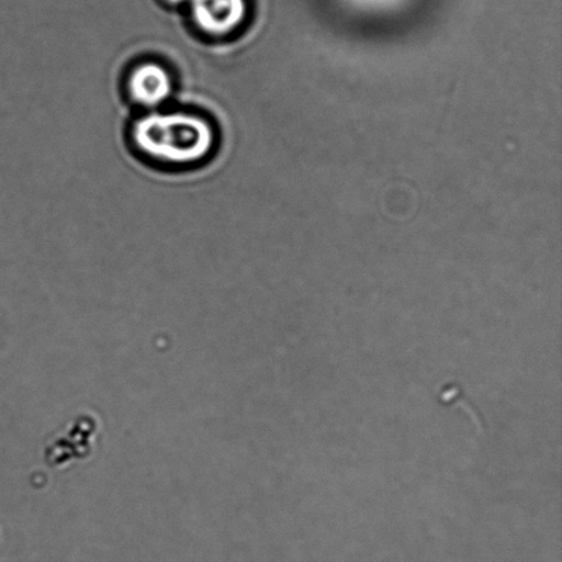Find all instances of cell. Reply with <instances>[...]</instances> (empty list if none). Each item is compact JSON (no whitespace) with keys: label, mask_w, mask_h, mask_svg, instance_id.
I'll return each mask as SVG.
<instances>
[{"label":"cell","mask_w":562,"mask_h":562,"mask_svg":"<svg viewBox=\"0 0 562 562\" xmlns=\"http://www.w3.org/2000/svg\"><path fill=\"white\" fill-rule=\"evenodd\" d=\"M135 146L159 162L190 165L202 161L214 145L206 120L187 113H151L134 126Z\"/></svg>","instance_id":"obj_1"},{"label":"cell","mask_w":562,"mask_h":562,"mask_svg":"<svg viewBox=\"0 0 562 562\" xmlns=\"http://www.w3.org/2000/svg\"><path fill=\"white\" fill-rule=\"evenodd\" d=\"M191 16L203 33L227 36L244 24L246 0H189Z\"/></svg>","instance_id":"obj_2"},{"label":"cell","mask_w":562,"mask_h":562,"mask_svg":"<svg viewBox=\"0 0 562 562\" xmlns=\"http://www.w3.org/2000/svg\"><path fill=\"white\" fill-rule=\"evenodd\" d=\"M128 88L136 103L145 108H157L172 93V80L161 65L143 64L132 70Z\"/></svg>","instance_id":"obj_3"},{"label":"cell","mask_w":562,"mask_h":562,"mask_svg":"<svg viewBox=\"0 0 562 562\" xmlns=\"http://www.w3.org/2000/svg\"><path fill=\"white\" fill-rule=\"evenodd\" d=\"M167 2L172 4H180L187 2V0H167Z\"/></svg>","instance_id":"obj_4"}]
</instances>
